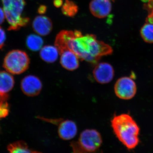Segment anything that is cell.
Here are the masks:
<instances>
[{"label": "cell", "mask_w": 153, "mask_h": 153, "mask_svg": "<svg viewBox=\"0 0 153 153\" xmlns=\"http://www.w3.org/2000/svg\"><path fill=\"white\" fill-rule=\"evenodd\" d=\"M68 49L74 52L79 60L93 64L98 63L101 57L112 54V48L103 41H98L95 35L87 34L72 39Z\"/></svg>", "instance_id": "obj_1"}, {"label": "cell", "mask_w": 153, "mask_h": 153, "mask_svg": "<svg viewBox=\"0 0 153 153\" xmlns=\"http://www.w3.org/2000/svg\"><path fill=\"white\" fill-rule=\"evenodd\" d=\"M111 125L117 138L128 149H133L139 143L140 128L130 115H115L111 119Z\"/></svg>", "instance_id": "obj_2"}, {"label": "cell", "mask_w": 153, "mask_h": 153, "mask_svg": "<svg viewBox=\"0 0 153 153\" xmlns=\"http://www.w3.org/2000/svg\"><path fill=\"white\" fill-rule=\"evenodd\" d=\"M5 18L8 22L9 30H17L25 27L30 19L22 16L26 2L25 0H1Z\"/></svg>", "instance_id": "obj_3"}, {"label": "cell", "mask_w": 153, "mask_h": 153, "mask_svg": "<svg viewBox=\"0 0 153 153\" xmlns=\"http://www.w3.org/2000/svg\"><path fill=\"white\" fill-rule=\"evenodd\" d=\"M30 59L26 52L19 49L10 51L4 59L3 66L9 73L22 74L29 68Z\"/></svg>", "instance_id": "obj_4"}, {"label": "cell", "mask_w": 153, "mask_h": 153, "mask_svg": "<svg viewBox=\"0 0 153 153\" xmlns=\"http://www.w3.org/2000/svg\"><path fill=\"white\" fill-rule=\"evenodd\" d=\"M77 143L83 150L87 152H94L101 146L102 139L101 134L96 130L87 129L80 134Z\"/></svg>", "instance_id": "obj_5"}, {"label": "cell", "mask_w": 153, "mask_h": 153, "mask_svg": "<svg viewBox=\"0 0 153 153\" xmlns=\"http://www.w3.org/2000/svg\"><path fill=\"white\" fill-rule=\"evenodd\" d=\"M115 95L123 100H130L136 94V83L132 78L129 76H123L117 80L114 86Z\"/></svg>", "instance_id": "obj_6"}, {"label": "cell", "mask_w": 153, "mask_h": 153, "mask_svg": "<svg viewBox=\"0 0 153 153\" xmlns=\"http://www.w3.org/2000/svg\"><path fill=\"white\" fill-rule=\"evenodd\" d=\"M93 74L97 82L100 84H107L111 82L114 76V70L111 64L102 62L96 64Z\"/></svg>", "instance_id": "obj_7"}, {"label": "cell", "mask_w": 153, "mask_h": 153, "mask_svg": "<svg viewBox=\"0 0 153 153\" xmlns=\"http://www.w3.org/2000/svg\"><path fill=\"white\" fill-rule=\"evenodd\" d=\"M21 89L25 95L35 97L41 93L43 84L41 79L35 75L25 76L21 82Z\"/></svg>", "instance_id": "obj_8"}, {"label": "cell", "mask_w": 153, "mask_h": 153, "mask_svg": "<svg viewBox=\"0 0 153 153\" xmlns=\"http://www.w3.org/2000/svg\"><path fill=\"white\" fill-rule=\"evenodd\" d=\"M112 5L110 0H92L89 4V10L94 16L103 19L111 11Z\"/></svg>", "instance_id": "obj_9"}, {"label": "cell", "mask_w": 153, "mask_h": 153, "mask_svg": "<svg viewBox=\"0 0 153 153\" xmlns=\"http://www.w3.org/2000/svg\"><path fill=\"white\" fill-rule=\"evenodd\" d=\"M80 35V32L79 30L60 31L56 36L55 41V46L58 49L59 54L64 50L68 49V44L70 41L74 38L79 37Z\"/></svg>", "instance_id": "obj_10"}, {"label": "cell", "mask_w": 153, "mask_h": 153, "mask_svg": "<svg viewBox=\"0 0 153 153\" xmlns=\"http://www.w3.org/2000/svg\"><path fill=\"white\" fill-rule=\"evenodd\" d=\"M58 125V135L61 139L68 140L76 136L77 132V126L73 121L61 119Z\"/></svg>", "instance_id": "obj_11"}, {"label": "cell", "mask_w": 153, "mask_h": 153, "mask_svg": "<svg viewBox=\"0 0 153 153\" xmlns=\"http://www.w3.org/2000/svg\"><path fill=\"white\" fill-rule=\"evenodd\" d=\"M60 63L63 68L72 71L79 67V59L76 54L70 49H66L60 52Z\"/></svg>", "instance_id": "obj_12"}, {"label": "cell", "mask_w": 153, "mask_h": 153, "mask_svg": "<svg viewBox=\"0 0 153 153\" xmlns=\"http://www.w3.org/2000/svg\"><path fill=\"white\" fill-rule=\"evenodd\" d=\"M33 28L35 32L40 36H46L52 31L53 24L52 20L46 16L36 17L33 22Z\"/></svg>", "instance_id": "obj_13"}, {"label": "cell", "mask_w": 153, "mask_h": 153, "mask_svg": "<svg viewBox=\"0 0 153 153\" xmlns=\"http://www.w3.org/2000/svg\"><path fill=\"white\" fill-rule=\"evenodd\" d=\"M15 85L13 76L10 73L5 71L0 72V96H8Z\"/></svg>", "instance_id": "obj_14"}, {"label": "cell", "mask_w": 153, "mask_h": 153, "mask_svg": "<svg viewBox=\"0 0 153 153\" xmlns=\"http://www.w3.org/2000/svg\"><path fill=\"white\" fill-rule=\"evenodd\" d=\"M59 52L57 47L47 45L42 47L40 52V56L42 60L48 63H53L57 60Z\"/></svg>", "instance_id": "obj_15"}, {"label": "cell", "mask_w": 153, "mask_h": 153, "mask_svg": "<svg viewBox=\"0 0 153 153\" xmlns=\"http://www.w3.org/2000/svg\"><path fill=\"white\" fill-rule=\"evenodd\" d=\"M26 44L27 47L30 50L36 52L42 49L44 41L40 36L35 34H31L27 37Z\"/></svg>", "instance_id": "obj_16"}, {"label": "cell", "mask_w": 153, "mask_h": 153, "mask_svg": "<svg viewBox=\"0 0 153 153\" xmlns=\"http://www.w3.org/2000/svg\"><path fill=\"white\" fill-rule=\"evenodd\" d=\"M7 149L10 153H41L30 149L27 145L22 141L10 144Z\"/></svg>", "instance_id": "obj_17"}, {"label": "cell", "mask_w": 153, "mask_h": 153, "mask_svg": "<svg viewBox=\"0 0 153 153\" xmlns=\"http://www.w3.org/2000/svg\"><path fill=\"white\" fill-rule=\"evenodd\" d=\"M63 15L69 17L74 16L78 11L77 5L71 0H65L64 4L61 8Z\"/></svg>", "instance_id": "obj_18"}, {"label": "cell", "mask_w": 153, "mask_h": 153, "mask_svg": "<svg viewBox=\"0 0 153 153\" xmlns=\"http://www.w3.org/2000/svg\"><path fill=\"white\" fill-rule=\"evenodd\" d=\"M140 33L144 41L149 44L153 43V24H145L141 29Z\"/></svg>", "instance_id": "obj_19"}, {"label": "cell", "mask_w": 153, "mask_h": 153, "mask_svg": "<svg viewBox=\"0 0 153 153\" xmlns=\"http://www.w3.org/2000/svg\"><path fill=\"white\" fill-rule=\"evenodd\" d=\"M8 96L1 97L0 98V119L5 117L9 114V106L7 102Z\"/></svg>", "instance_id": "obj_20"}, {"label": "cell", "mask_w": 153, "mask_h": 153, "mask_svg": "<svg viewBox=\"0 0 153 153\" xmlns=\"http://www.w3.org/2000/svg\"><path fill=\"white\" fill-rule=\"evenodd\" d=\"M6 40V33L2 28L0 27V49L4 47Z\"/></svg>", "instance_id": "obj_21"}, {"label": "cell", "mask_w": 153, "mask_h": 153, "mask_svg": "<svg viewBox=\"0 0 153 153\" xmlns=\"http://www.w3.org/2000/svg\"><path fill=\"white\" fill-rule=\"evenodd\" d=\"M47 10V6L44 5H41L38 7V13L40 14H44L46 13Z\"/></svg>", "instance_id": "obj_22"}, {"label": "cell", "mask_w": 153, "mask_h": 153, "mask_svg": "<svg viewBox=\"0 0 153 153\" xmlns=\"http://www.w3.org/2000/svg\"><path fill=\"white\" fill-rule=\"evenodd\" d=\"M53 4L56 7H60L63 5V0H54Z\"/></svg>", "instance_id": "obj_23"}, {"label": "cell", "mask_w": 153, "mask_h": 153, "mask_svg": "<svg viewBox=\"0 0 153 153\" xmlns=\"http://www.w3.org/2000/svg\"><path fill=\"white\" fill-rule=\"evenodd\" d=\"M5 16L4 10L1 8L0 7V25H1L4 21Z\"/></svg>", "instance_id": "obj_24"}, {"label": "cell", "mask_w": 153, "mask_h": 153, "mask_svg": "<svg viewBox=\"0 0 153 153\" xmlns=\"http://www.w3.org/2000/svg\"><path fill=\"white\" fill-rule=\"evenodd\" d=\"M1 96H0V98H1Z\"/></svg>", "instance_id": "obj_25"}]
</instances>
